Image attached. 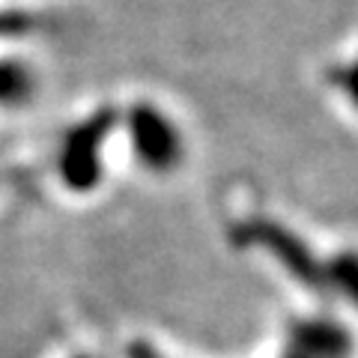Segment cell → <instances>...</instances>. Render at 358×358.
<instances>
[{"label":"cell","mask_w":358,"mask_h":358,"mask_svg":"<svg viewBox=\"0 0 358 358\" xmlns=\"http://www.w3.org/2000/svg\"><path fill=\"white\" fill-rule=\"evenodd\" d=\"M338 281L346 293L358 301V260H346L338 266Z\"/></svg>","instance_id":"1"}]
</instances>
